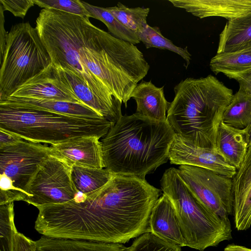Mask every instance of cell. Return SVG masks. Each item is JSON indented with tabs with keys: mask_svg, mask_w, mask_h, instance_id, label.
Listing matches in <instances>:
<instances>
[{
	"mask_svg": "<svg viewBox=\"0 0 251 251\" xmlns=\"http://www.w3.org/2000/svg\"><path fill=\"white\" fill-rule=\"evenodd\" d=\"M175 135L167 120L122 116L101 141L104 168L113 175L145 178L169 160Z\"/></svg>",
	"mask_w": 251,
	"mask_h": 251,
	"instance_id": "cell-1",
	"label": "cell"
},
{
	"mask_svg": "<svg viewBox=\"0 0 251 251\" xmlns=\"http://www.w3.org/2000/svg\"><path fill=\"white\" fill-rule=\"evenodd\" d=\"M174 92L167 120L175 133L195 146L216 150L218 130L232 90L209 75L182 80Z\"/></svg>",
	"mask_w": 251,
	"mask_h": 251,
	"instance_id": "cell-2",
	"label": "cell"
},
{
	"mask_svg": "<svg viewBox=\"0 0 251 251\" xmlns=\"http://www.w3.org/2000/svg\"><path fill=\"white\" fill-rule=\"evenodd\" d=\"M160 194L145 178L113 175L97 192L99 242L125 243L150 232V216Z\"/></svg>",
	"mask_w": 251,
	"mask_h": 251,
	"instance_id": "cell-3",
	"label": "cell"
},
{
	"mask_svg": "<svg viewBox=\"0 0 251 251\" xmlns=\"http://www.w3.org/2000/svg\"><path fill=\"white\" fill-rule=\"evenodd\" d=\"M36 29L47 50L51 63L81 78L99 98L121 107L115 98L82 63L80 49L95 42L102 29L89 19L51 8H43L36 21Z\"/></svg>",
	"mask_w": 251,
	"mask_h": 251,
	"instance_id": "cell-4",
	"label": "cell"
},
{
	"mask_svg": "<svg viewBox=\"0 0 251 251\" xmlns=\"http://www.w3.org/2000/svg\"><path fill=\"white\" fill-rule=\"evenodd\" d=\"M114 124L105 118L75 117L0 104V129L36 143L52 145L84 136L100 138Z\"/></svg>",
	"mask_w": 251,
	"mask_h": 251,
	"instance_id": "cell-5",
	"label": "cell"
},
{
	"mask_svg": "<svg viewBox=\"0 0 251 251\" xmlns=\"http://www.w3.org/2000/svg\"><path fill=\"white\" fill-rule=\"evenodd\" d=\"M160 185L175 207L185 246L203 251L232 238L229 219L221 218L203 206L182 179L178 169L166 170Z\"/></svg>",
	"mask_w": 251,
	"mask_h": 251,
	"instance_id": "cell-6",
	"label": "cell"
},
{
	"mask_svg": "<svg viewBox=\"0 0 251 251\" xmlns=\"http://www.w3.org/2000/svg\"><path fill=\"white\" fill-rule=\"evenodd\" d=\"M51 63L35 27L29 22L13 25L8 32L0 68V100Z\"/></svg>",
	"mask_w": 251,
	"mask_h": 251,
	"instance_id": "cell-7",
	"label": "cell"
},
{
	"mask_svg": "<svg viewBox=\"0 0 251 251\" xmlns=\"http://www.w3.org/2000/svg\"><path fill=\"white\" fill-rule=\"evenodd\" d=\"M72 165L54 153L38 166L26 190L25 202L36 207L74 200L78 193L73 182Z\"/></svg>",
	"mask_w": 251,
	"mask_h": 251,
	"instance_id": "cell-8",
	"label": "cell"
},
{
	"mask_svg": "<svg viewBox=\"0 0 251 251\" xmlns=\"http://www.w3.org/2000/svg\"><path fill=\"white\" fill-rule=\"evenodd\" d=\"M179 175L197 200L222 218L233 213L232 179L202 168L180 165Z\"/></svg>",
	"mask_w": 251,
	"mask_h": 251,
	"instance_id": "cell-9",
	"label": "cell"
},
{
	"mask_svg": "<svg viewBox=\"0 0 251 251\" xmlns=\"http://www.w3.org/2000/svg\"><path fill=\"white\" fill-rule=\"evenodd\" d=\"M53 153L51 147L24 139L15 144L1 147L0 174L7 176L14 187L27 199L28 185L39 165Z\"/></svg>",
	"mask_w": 251,
	"mask_h": 251,
	"instance_id": "cell-10",
	"label": "cell"
},
{
	"mask_svg": "<svg viewBox=\"0 0 251 251\" xmlns=\"http://www.w3.org/2000/svg\"><path fill=\"white\" fill-rule=\"evenodd\" d=\"M7 99L49 100L83 104L52 63L21 85Z\"/></svg>",
	"mask_w": 251,
	"mask_h": 251,
	"instance_id": "cell-11",
	"label": "cell"
},
{
	"mask_svg": "<svg viewBox=\"0 0 251 251\" xmlns=\"http://www.w3.org/2000/svg\"><path fill=\"white\" fill-rule=\"evenodd\" d=\"M168 159L171 164L199 167L231 178L237 170L225 162L216 150L195 146L176 133L169 148Z\"/></svg>",
	"mask_w": 251,
	"mask_h": 251,
	"instance_id": "cell-12",
	"label": "cell"
},
{
	"mask_svg": "<svg viewBox=\"0 0 251 251\" xmlns=\"http://www.w3.org/2000/svg\"><path fill=\"white\" fill-rule=\"evenodd\" d=\"M96 136H84L51 145L54 153L71 165L104 168L102 145Z\"/></svg>",
	"mask_w": 251,
	"mask_h": 251,
	"instance_id": "cell-13",
	"label": "cell"
},
{
	"mask_svg": "<svg viewBox=\"0 0 251 251\" xmlns=\"http://www.w3.org/2000/svg\"><path fill=\"white\" fill-rule=\"evenodd\" d=\"M175 7L200 19L219 17L228 21L251 13V0H169Z\"/></svg>",
	"mask_w": 251,
	"mask_h": 251,
	"instance_id": "cell-14",
	"label": "cell"
},
{
	"mask_svg": "<svg viewBox=\"0 0 251 251\" xmlns=\"http://www.w3.org/2000/svg\"><path fill=\"white\" fill-rule=\"evenodd\" d=\"M232 179L235 227L246 230L251 226V142Z\"/></svg>",
	"mask_w": 251,
	"mask_h": 251,
	"instance_id": "cell-15",
	"label": "cell"
},
{
	"mask_svg": "<svg viewBox=\"0 0 251 251\" xmlns=\"http://www.w3.org/2000/svg\"><path fill=\"white\" fill-rule=\"evenodd\" d=\"M149 231L169 243L185 246L175 207L164 194L159 198L150 216Z\"/></svg>",
	"mask_w": 251,
	"mask_h": 251,
	"instance_id": "cell-16",
	"label": "cell"
},
{
	"mask_svg": "<svg viewBox=\"0 0 251 251\" xmlns=\"http://www.w3.org/2000/svg\"><path fill=\"white\" fill-rule=\"evenodd\" d=\"M130 98L136 103V113L157 121L167 120L170 102L165 97L164 86L158 87L151 80H142L136 85Z\"/></svg>",
	"mask_w": 251,
	"mask_h": 251,
	"instance_id": "cell-17",
	"label": "cell"
},
{
	"mask_svg": "<svg viewBox=\"0 0 251 251\" xmlns=\"http://www.w3.org/2000/svg\"><path fill=\"white\" fill-rule=\"evenodd\" d=\"M248 146L244 129L221 122L216 137V150L225 162L237 169L246 155Z\"/></svg>",
	"mask_w": 251,
	"mask_h": 251,
	"instance_id": "cell-18",
	"label": "cell"
},
{
	"mask_svg": "<svg viewBox=\"0 0 251 251\" xmlns=\"http://www.w3.org/2000/svg\"><path fill=\"white\" fill-rule=\"evenodd\" d=\"M0 104L44 110L69 116L99 119L104 118L82 103L49 100H0Z\"/></svg>",
	"mask_w": 251,
	"mask_h": 251,
	"instance_id": "cell-19",
	"label": "cell"
},
{
	"mask_svg": "<svg viewBox=\"0 0 251 251\" xmlns=\"http://www.w3.org/2000/svg\"><path fill=\"white\" fill-rule=\"evenodd\" d=\"M55 68L83 104L114 124L123 116L121 107L112 106L98 97L77 75L69 71L60 68Z\"/></svg>",
	"mask_w": 251,
	"mask_h": 251,
	"instance_id": "cell-20",
	"label": "cell"
},
{
	"mask_svg": "<svg viewBox=\"0 0 251 251\" xmlns=\"http://www.w3.org/2000/svg\"><path fill=\"white\" fill-rule=\"evenodd\" d=\"M251 49V13L228 21L219 35L217 53Z\"/></svg>",
	"mask_w": 251,
	"mask_h": 251,
	"instance_id": "cell-21",
	"label": "cell"
},
{
	"mask_svg": "<svg viewBox=\"0 0 251 251\" xmlns=\"http://www.w3.org/2000/svg\"><path fill=\"white\" fill-rule=\"evenodd\" d=\"M35 246L36 251H127L121 244L45 236L35 241Z\"/></svg>",
	"mask_w": 251,
	"mask_h": 251,
	"instance_id": "cell-22",
	"label": "cell"
},
{
	"mask_svg": "<svg viewBox=\"0 0 251 251\" xmlns=\"http://www.w3.org/2000/svg\"><path fill=\"white\" fill-rule=\"evenodd\" d=\"M215 75L223 73L230 79L251 70V49L216 53L209 63Z\"/></svg>",
	"mask_w": 251,
	"mask_h": 251,
	"instance_id": "cell-23",
	"label": "cell"
},
{
	"mask_svg": "<svg viewBox=\"0 0 251 251\" xmlns=\"http://www.w3.org/2000/svg\"><path fill=\"white\" fill-rule=\"evenodd\" d=\"M71 176L77 191L88 195L105 186L113 175L106 168L97 169L73 165Z\"/></svg>",
	"mask_w": 251,
	"mask_h": 251,
	"instance_id": "cell-24",
	"label": "cell"
},
{
	"mask_svg": "<svg viewBox=\"0 0 251 251\" xmlns=\"http://www.w3.org/2000/svg\"><path fill=\"white\" fill-rule=\"evenodd\" d=\"M223 121L238 129H244L251 124V96L239 89L226 108Z\"/></svg>",
	"mask_w": 251,
	"mask_h": 251,
	"instance_id": "cell-25",
	"label": "cell"
},
{
	"mask_svg": "<svg viewBox=\"0 0 251 251\" xmlns=\"http://www.w3.org/2000/svg\"><path fill=\"white\" fill-rule=\"evenodd\" d=\"M81 2L90 15V17L103 23L115 37L133 45L141 42L137 35L125 26L105 8L91 5L83 1Z\"/></svg>",
	"mask_w": 251,
	"mask_h": 251,
	"instance_id": "cell-26",
	"label": "cell"
},
{
	"mask_svg": "<svg viewBox=\"0 0 251 251\" xmlns=\"http://www.w3.org/2000/svg\"><path fill=\"white\" fill-rule=\"evenodd\" d=\"M120 23L128 29L138 34L148 25L147 17L149 8L128 7L120 2L113 7H106Z\"/></svg>",
	"mask_w": 251,
	"mask_h": 251,
	"instance_id": "cell-27",
	"label": "cell"
},
{
	"mask_svg": "<svg viewBox=\"0 0 251 251\" xmlns=\"http://www.w3.org/2000/svg\"><path fill=\"white\" fill-rule=\"evenodd\" d=\"M138 37L147 49L155 48L170 50L180 55L186 61V68L190 64L191 54L189 52L187 47L182 48L176 46L171 40L162 34L159 27L148 25L138 34Z\"/></svg>",
	"mask_w": 251,
	"mask_h": 251,
	"instance_id": "cell-28",
	"label": "cell"
},
{
	"mask_svg": "<svg viewBox=\"0 0 251 251\" xmlns=\"http://www.w3.org/2000/svg\"><path fill=\"white\" fill-rule=\"evenodd\" d=\"M14 220L13 202L0 205V251H14L17 230Z\"/></svg>",
	"mask_w": 251,
	"mask_h": 251,
	"instance_id": "cell-29",
	"label": "cell"
},
{
	"mask_svg": "<svg viewBox=\"0 0 251 251\" xmlns=\"http://www.w3.org/2000/svg\"><path fill=\"white\" fill-rule=\"evenodd\" d=\"M127 251H181V247L147 232L139 236L127 248Z\"/></svg>",
	"mask_w": 251,
	"mask_h": 251,
	"instance_id": "cell-30",
	"label": "cell"
},
{
	"mask_svg": "<svg viewBox=\"0 0 251 251\" xmlns=\"http://www.w3.org/2000/svg\"><path fill=\"white\" fill-rule=\"evenodd\" d=\"M43 8H51L89 19L90 15L79 0H35Z\"/></svg>",
	"mask_w": 251,
	"mask_h": 251,
	"instance_id": "cell-31",
	"label": "cell"
},
{
	"mask_svg": "<svg viewBox=\"0 0 251 251\" xmlns=\"http://www.w3.org/2000/svg\"><path fill=\"white\" fill-rule=\"evenodd\" d=\"M4 11L7 10L14 16L24 19L28 9L33 6L35 0H0Z\"/></svg>",
	"mask_w": 251,
	"mask_h": 251,
	"instance_id": "cell-32",
	"label": "cell"
},
{
	"mask_svg": "<svg viewBox=\"0 0 251 251\" xmlns=\"http://www.w3.org/2000/svg\"><path fill=\"white\" fill-rule=\"evenodd\" d=\"M4 10L0 4V64L2 61L8 34L4 28Z\"/></svg>",
	"mask_w": 251,
	"mask_h": 251,
	"instance_id": "cell-33",
	"label": "cell"
},
{
	"mask_svg": "<svg viewBox=\"0 0 251 251\" xmlns=\"http://www.w3.org/2000/svg\"><path fill=\"white\" fill-rule=\"evenodd\" d=\"M239 85V89L251 96V70L234 77Z\"/></svg>",
	"mask_w": 251,
	"mask_h": 251,
	"instance_id": "cell-34",
	"label": "cell"
},
{
	"mask_svg": "<svg viewBox=\"0 0 251 251\" xmlns=\"http://www.w3.org/2000/svg\"><path fill=\"white\" fill-rule=\"evenodd\" d=\"M23 139L0 129V148L15 144Z\"/></svg>",
	"mask_w": 251,
	"mask_h": 251,
	"instance_id": "cell-35",
	"label": "cell"
},
{
	"mask_svg": "<svg viewBox=\"0 0 251 251\" xmlns=\"http://www.w3.org/2000/svg\"><path fill=\"white\" fill-rule=\"evenodd\" d=\"M224 251H251V249L245 247L232 244L227 245L224 249Z\"/></svg>",
	"mask_w": 251,
	"mask_h": 251,
	"instance_id": "cell-36",
	"label": "cell"
},
{
	"mask_svg": "<svg viewBox=\"0 0 251 251\" xmlns=\"http://www.w3.org/2000/svg\"><path fill=\"white\" fill-rule=\"evenodd\" d=\"M249 144L251 142V124L244 129Z\"/></svg>",
	"mask_w": 251,
	"mask_h": 251,
	"instance_id": "cell-37",
	"label": "cell"
}]
</instances>
